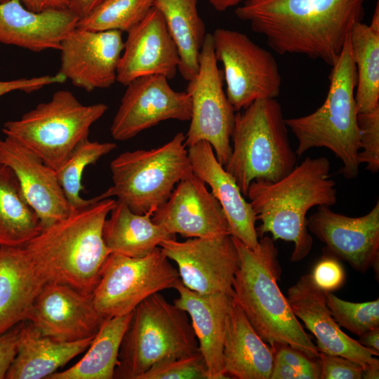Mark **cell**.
Wrapping results in <instances>:
<instances>
[{
	"label": "cell",
	"mask_w": 379,
	"mask_h": 379,
	"mask_svg": "<svg viewBox=\"0 0 379 379\" xmlns=\"http://www.w3.org/2000/svg\"><path fill=\"white\" fill-rule=\"evenodd\" d=\"M365 0H246L236 16L249 22L279 54L306 55L330 66L338 60Z\"/></svg>",
	"instance_id": "obj_1"
},
{
	"label": "cell",
	"mask_w": 379,
	"mask_h": 379,
	"mask_svg": "<svg viewBox=\"0 0 379 379\" xmlns=\"http://www.w3.org/2000/svg\"><path fill=\"white\" fill-rule=\"evenodd\" d=\"M329 160L307 157L281 179L253 181L246 197L256 220L258 237L270 233L275 241L293 242L292 262L304 259L310 252L313 240L308 232L306 215L314 206H331L337 203L336 183L330 178Z\"/></svg>",
	"instance_id": "obj_2"
},
{
	"label": "cell",
	"mask_w": 379,
	"mask_h": 379,
	"mask_svg": "<svg viewBox=\"0 0 379 379\" xmlns=\"http://www.w3.org/2000/svg\"><path fill=\"white\" fill-rule=\"evenodd\" d=\"M115 202L107 198L72 210L24 246L47 283L93 293L111 253L102 227Z\"/></svg>",
	"instance_id": "obj_3"
},
{
	"label": "cell",
	"mask_w": 379,
	"mask_h": 379,
	"mask_svg": "<svg viewBox=\"0 0 379 379\" xmlns=\"http://www.w3.org/2000/svg\"><path fill=\"white\" fill-rule=\"evenodd\" d=\"M232 237L239 256L232 283L233 301L265 342L288 344L310 359H319L316 345L279 288L281 270L274 240L263 235L258 247L253 250Z\"/></svg>",
	"instance_id": "obj_4"
},
{
	"label": "cell",
	"mask_w": 379,
	"mask_h": 379,
	"mask_svg": "<svg viewBox=\"0 0 379 379\" xmlns=\"http://www.w3.org/2000/svg\"><path fill=\"white\" fill-rule=\"evenodd\" d=\"M327 96L317 109L307 115L285 119L295 135L298 157L315 147H326L340 160L338 173L354 179L359 173L357 109L354 98L357 72L350 36L336 62L331 67Z\"/></svg>",
	"instance_id": "obj_5"
},
{
	"label": "cell",
	"mask_w": 379,
	"mask_h": 379,
	"mask_svg": "<svg viewBox=\"0 0 379 379\" xmlns=\"http://www.w3.org/2000/svg\"><path fill=\"white\" fill-rule=\"evenodd\" d=\"M287 128L276 98L257 100L235 114L232 152L224 167L245 197L253 181H277L295 166Z\"/></svg>",
	"instance_id": "obj_6"
},
{
	"label": "cell",
	"mask_w": 379,
	"mask_h": 379,
	"mask_svg": "<svg viewBox=\"0 0 379 379\" xmlns=\"http://www.w3.org/2000/svg\"><path fill=\"white\" fill-rule=\"evenodd\" d=\"M199 352L188 314L157 293L133 311L114 378L139 379L159 362Z\"/></svg>",
	"instance_id": "obj_7"
},
{
	"label": "cell",
	"mask_w": 379,
	"mask_h": 379,
	"mask_svg": "<svg viewBox=\"0 0 379 379\" xmlns=\"http://www.w3.org/2000/svg\"><path fill=\"white\" fill-rule=\"evenodd\" d=\"M185 141L180 132L159 147L120 154L109 164L112 185L96 199L116 197L133 213L152 215L178 182L192 173Z\"/></svg>",
	"instance_id": "obj_8"
},
{
	"label": "cell",
	"mask_w": 379,
	"mask_h": 379,
	"mask_svg": "<svg viewBox=\"0 0 379 379\" xmlns=\"http://www.w3.org/2000/svg\"><path fill=\"white\" fill-rule=\"evenodd\" d=\"M107 109L104 103L84 105L72 92L60 90L20 119L6 121L2 131L56 171L77 145L88 138L91 126Z\"/></svg>",
	"instance_id": "obj_9"
},
{
	"label": "cell",
	"mask_w": 379,
	"mask_h": 379,
	"mask_svg": "<svg viewBox=\"0 0 379 379\" xmlns=\"http://www.w3.org/2000/svg\"><path fill=\"white\" fill-rule=\"evenodd\" d=\"M180 280L178 270L159 247L142 258L111 253L92 293L93 301L107 319L125 315L150 295L174 288Z\"/></svg>",
	"instance_id": "obj_10"
},
{
	"label": "cell",
	"mask_w": 379,
	"mask_h": 379,
	"mask_svg": "<svg viewBox=\"0 0 379 379\" xmlns=\"http://www.w3.org/2000/svg\"><path fill=\"white\" fill-rule=\"evenodd\" d=\"M212 36L216 60L223 66L225 93L236 112L257 100L279 95L281 77L270 52L237 30L218 28Z\"/></svg>",
	"instance_id": "obj_11"
},
{
	"label": "cell",
	"mask_w": 379,
	"mask_h": 379,
	"mask_svg": "<svg viewBox=\"0 0 379 379\" xmlns=\"http://www.w3.org/2000/svg\"><path fill=\"white\" fill-rule=\"evenodd\" d=\"M199 70L188 81L192 114L185 145L201 140L211 145L218 161L225 166L232 152L231 136L236 112L222 86V72L218 67L212 34L207 33L199 58Z\"/></svg>",
	"instance_id": "obj_12"
},
{
	"label": "cell",
	"mask_w": 379,
	"mask_h": 379,
	"mask_svg": "<svg viewBox=\"0 0 379 379\" xmlns=\"http://www.w3.org/2000/svg\"><path fill=\"white\" fill-rule=\"evenodd\" d=\"M159 246L176 263L185 287L200 294L225 293L232 297L239 256L231 235L184 241L170 239Z\"/></svg>",
	"instance_id": "obj_13"
},
{
	"label": "cell",
	"mask_w": 379,
	"mask_h": 379,
	"mask_svg": "<svg viewBox=\"0 0 379 379\" xmlns=\"http://www.w3.org/2000/svg\"><path fill=\"white\" fill-rule=\"evenodd\" d=\"M126 86L110 126L114 140H129L166 120L190 121V95L187 91L173 90L166 77H140Z\"/></svg>",
	"instance_id": "obj_14"
},
{
	"label": "cell",
	"mask_w": 379,
	"mask_h": 379,
	"mask_svg": "<svg viewBox=\"0 0 379 379\" xmlns=\"http://www.w3.org/2000/svg\"><path fill=\"white\" fill-rule=\"evenodd\" d=\"M307 230L326 245L325 251L364 273L378 263L379 201L366 215L350 217L318 206L307 219Z\"/></svg>",
	"instance_id": "obj_15"
},
{
	"label": "cell",
	"mask_w": 379,
	"mask_h": 379,
	"mask_svg": "<svg viewBox=\"0 0 379 379\" xmlns=\"http://www.w3.org/2000/svg\"><path fill=\"white\" fill-rule=\"evenodd\" d=\"M124 47L122 32L74 29L61 42L59 73L91 92L110 87Z\"/></svg>",
	"instance_id": "obj_16"
},
{
	"label": "cell",
	"mask_w": 379,
	"mask_h": 379,
	"mask_svg": "<svg viewBox=\"0 0 379 379\" xmlns=\"http://www.w3.org/2000/svg\"><path fill=\"white\" fill-rule=\"evenodd\" d=\"M152 220L186 238L231 235L219 201L193 172L178 182L168 200L154 212Z\"/></svg>",
	"instance_id": "obj_17"
},
{
	"label": "cell",
	"mask_w": 379,
	"mask_h": 379,
	"mask_svg": "<svg viewBox=\"0 0 379 379\" xmlns=\"http://www.w3.org/2000/svg\"><path fill=\"white\" fill-rule=\"evenodd\" d=\"M106 319L96 310L92 293L65 284L46 283L34 302L28 321L46 336L74 342L93 338Z\"/></svg>",
	"instance_id": "obj_18"
},
{
	"label": "cell",
	"mask_w": 379,
	"mask_h": 379,
	"mask_svg": "<svg viewBox=\"0 0 379 379\" xmlns=\"http://www.w3.org/2000/svg\"><path fill=\"white\" fill-rule=\"evenodd\" d=\"M287 300L295 316L314 335L319 352L338 355L359 364L364 369L379 364V352L369 349L347 334L333 317L324 291L313 281L311 274L300 277L287 291Z\"/></svg>",
	"instance_id": "obj_19"
},
{
	"label": "cell",
	"mask_w": 379,
	"mask_h": 379,
	"mask_svg": "<svg viewBox=\"0 0 379 379\" xmlns=\"http://www.w3.org/2000/svg\"><path fill=\"white\" fill-rule=\"evenodd\" d=\"M117 68V81L127 86L144 76L175 77L180 64L177 47L160 11L153 6L128 32Z\"/></svg>",
	"instance_id": "obj_20"
},
{
	"label": "cell",
	"mask_w": 379,
	"mask_h": 379,
	"mask_svg": "<svg viewBox=\"0 0 379 379\" xmlns=\"http://www.w3.org/2000/svg\"><path fill=\"white\" fill-rule=\"evenodd\" d=\"M0 164L15 174L22 191L37 214L42 230L72 211L56 171L16 139H0Z\"/></svg>",
	"instance_id": "obj_21"
},
{
	"label": "cell",
	"mask_w": 379,
	"mask_h": 379,
	"mask_svg": "<svg viewBox=\"0 0 379 379\" xmlns=\"http://www.w3.org/2000/svg\"><path fill=\"white\" fill-rule=\"evenodd\" d=\"M194 174L211 187L226 215L232 237L255 250L259 239L255 215L233 177L218 161L209 142L201 140L187 149Z\"/></svg>",
	"instance_id": "obj_22"
},
{
	"label": "cell",
	"mask_w": 379,
	"mask_h": 379,
	"mask_svg": "<svg viewBox=\"0 0 379 379\" xmlns=\"http://www.w3.org/2000/svg\"><path fill=\"white\" fill-rule=\"evenodd\" d=\"M78 20L67 8L34 12L20 0L0 2V43L33 52L59 50Z\"/></svg>",
	"instance_id": "obj_23"
},
{
	"label": "cell",
	"mask_w": 379,
	"mask_h": 379,
	"mask_svg": "<svg viewBox=\"0 0 379 379\" xmlns=\"http://www.w3.org/2000/svg\"><path fill=\"white\" fill-rule=\"evenodd\" d=\"M174 288L178 297L173 304L190 316L208 379L230 378L224 373L223 347L232 297L225 293L200 294L180 280Z\"/></svg>",
	"instance_id": "obj_24"
},
{
	"label": "cell",
	"mask_w": 379,
	"mask_h": 379,
	"mask_svg": "<svg viewBox=\"0 0 379 379\" xmlns=\"http://www.w3.org/2000/svg\"><path fill=\"white\" fill-rule=\"evenodd\" d=\"M46 283L24 246H0V335L29 320Z\"/></svg>",
	"instance_id": "obj_25"
},
{
	"label": "cell",
	"mask_w": 379,
	"mask_h": 379,
	"mask_svg": "<svg viewBox=\"0 0 379 379\" xmlns=\"http://www.w3.org/2000/svg\"><path fill=\"white\" fill-rule=\"evenodd\" d=\"M93 338L74 342L58 341L41 334L29 321H22L17 354L5 378L47 379L87 350Z\"/></svg>",
	"instance_id": "obj_26"
},
{
	"label": "cell",
	"mask_w": 379,
	"mask_h": 379,
	"mask_svg": "<svg viewBox=\"0 0 379 379\" xmlns=\"http://www.w3.org/2000/svg\"><path fill=\"white\" fill-rule=\"evenodd\" d=\"M223 361L225 374L237 379H270L273 366L271 347L233 300L227 321Z\"/></svg>",
	"instance_id": "obj_27"
},
{
	"label": "cell",
	"mask_w": 379,
	"mask_h": 379,
	"mask_svg": "<svg viewBox=\"0 0 379 379\" xmlns=\"http://www.w3.org/2000/svg\"><path fill=\"white\" fill-rule=\"evenodd\" d=\"M102 227L103 241L110 253L142 258L164 241L176 235L152 220V215L133 213L124 202L116 200Z\"/></svg>",
	"instance_id": "obj_28"
},
{
	"label": "cell",
	"mask_w": 379,
	"mask_h": 379,
	"mask_svg": "<svg viewBox=\"0 0 379 379\" xmlns=\"http://www.w3.org/2000/svg\"><path fill=\"white\" fill-rule=\"evenodd\" d=\"M198 0H154L177 47L178 71L184 79H192L199 70V58L206 35L197 10Z\"/></svg>",
	"instance_id": "obj_29"
},
{
	"label": "cell",
	"mask_w": 379,
	"mask_h": 379,
	"mask_svg": "<svg viewBox=\"0 0 379 379\" xmlns=\"http://www.w3.org/2000/svg\"><path fill=\"white\" fill-rule=\"evenodd\" d=\"M349 36L357 72L354 98L357 112H369L379 106L378 0L370 25L355 23Z\"/></svg>",
	"instance_id": "obj_30"
},
{
	"label": "cell",
	"mask_w": 379,
	"mask_h": 379,
	"mask_svg": "<svg viewBox=\"0 0 379 379\" xmlns=\"http://www.w3.org/2000/svg\"><path fill=\"white\" fill-rule=\"evenodd\" d=\"M133 312L107 319L94 336L86 354L74 366L47 379H112L124 334Z\"/></svg>",
	"instance_id": "obj_31"
},
{
	"label": "cell",
	"mask_w": 379,
	"mask_h": 379,
	"mask_svg": "<svg viewBox=\"0 0 379 379\" xmlns=\"http://www.w3.org/2000/svg\"><path fill=\"white\" fill-rule=\"evenodd\" d=\"M41 230L15 174L0 164V246H24Z\"/></svg>",
	"instance_id": "obj_32"
},
{
	"label": "cell",
	"mask_w": 379,
	"mask_h": 379,
	"mask_svg": "<svg viewBox=\"0 0 379 379\" xmlns=\"http://www.w3.org/2000/svg\"><path fill=\"white\" fill-rule=\"evenodd\" d=\"M117 147L114 142L91 141L86 138L77 145L65 163L56 171L60 185L72 211L98 201L96 197L85 199L80 196L81 191L84 190V171L87 166L95 164Z\"/></svg>",
	"instance_id": "obj_33"
},
{
	"label": "cell",
	"mask_w": 379,
	"mask_h": 379,
	"mask_svg": "<svg viewBox=\"0 0 379 379\" xmlns=\"http://www.w3.org/2000/svg\"><path fill=\"white\" fill-rule=\"evenodd\" d=\"M154 0H104L76 28L91 31L117 30L128 32L153 7Z\"/></svg>",
	"instance_id": "obj_34"
},
{
	"label": "cell",
	"mask_w": 379,
	"mask_h": 379,
	"mask_svg": "<svg viewBox=\"0 0 379 379\" xmlns=\"http://www.w3.org/2000/svg\"><path fill=\"white\" fill-rule=\"evenodd\" d=\"M326 305L337 324L360 336L379 327V299L364 302L342 300L331 291H324Z\"/></svg>",
	"instance_id": "obj_35"
},
{
	"label": "cell",
	"mask_w": 379,
	"mask_h": 379,
	"mask_svg": "<svg viewBox=\"0 0 379 379\" xmlns=\"http://www.w3.org/2000/svg\"><path fill=\"white\" fill-rule=\"evenodd\" d=\"M139 379H208L206 364L200 352L159 362Z\"/></svg>",
	"instance_id": "obj_36"
},
{
	"label": "cell",
	"mask_w": 379,
	"mask_h": 379,
	"mask_svg": "<svg viewBox=\"0 0 379 379\" xmlns=\"http://www.w3.org/2000/svg\"><path fill=\"white\" fill-rule=\"evenodd\" d=\"M359 150L358 160L366 164V169L372 173L379 171V106L366 112L358 113Z\"/></svg>",
	"instance_id": "obj_37"
},
{
	"label": "cell",
	"mask_w": 379,
	"mask_h": 379,
	"mask_svg": "<svg viewBox=\"0 0 379 379\" xmlns=\"http://www.w3.org/2000/svg\"><path fill=\"white\" fill-rule=\"evenodd\" d=\"M270 345L274 359L307 374L310 379H320L321 369L319 359H312L301 351L288 344L273 343Z\"/></svg>",
	"instance_id": "obj_38"
},
{
	"label": "cell",
	"mask_w": 379,
	"mask_h": 379,
	"mask_svg": "<svg viewBox=\"0 0 379 379\" xmlns=\"http://www.w3.org/2000/svg\"><path fill=\"white\" fill-rule=\"evenodd\" d=\"M320 379H361L364 368L347 358L319 352Z\"/></svg>",
	"instance_id": "obj_39"
},
{
	"label": "cell",
	"mask_w": 379,
	"mask_h": 379,
	"mask_svg": "<svg viewBox=\"0 0 379 379\" xmlns=\"http://www.w3.org/2000/svg\"><path fill=\"white\" fill-rule=\"evenodd\" d=\"M312 278L324 291H333L340 288L345 280L343 266L338 259L325 255L314 267Z\"/></svg>",
	"instance_id": "obj_40"
},
{
	"label": "cell",
	"mask_w": 379,
	"mask_h": 379,
	"mask_svg": "<svg viewBox=\"0 0 379 379\" xmlns=\"http://www.w3.org/2000/svg\"><path fill=\"white\" fill-rule=\"evenodd\" d=\"M66 81V77L59 72L54 75L48 74L32 78L0 81V97L15 91L32 93L41 89L44 86L62 84Z\"/></svg>",
	"instance_id": "obj_41"
},
{
	"label": "cell",
	"mask_w": 379,
	"mask_h": 379,
	"mask_svg": "<svg viewBox=\"0 0 379 379\" xmlns=\"http://www.w3.org/2000/svg\"><path fill=\"white\" fill-rule=\"evenodd\" d=\"M22 322L0 335V379H4L18 351Z\"/></svg>",
	"instance_id": "obj_42"
},
{
	"label": "cell",
	"mask_w": 379,
	"mask_h": 379,
	"mask_svg": "<svg viewBox=\"0 0 379 379\" xmlns=\"http://www.w3.org/2000/svg\"><path fill=\"white\" fill-rule=\"evenodd\" d=\"M270 379H310L308 375L297 369L273 359Z\"/></svg>",
	"instance_id": "obj_43"
},
{
	"label": "cell",
	"mask_w": 379,
	"mask_h": 379,
	"mask_svg": "<svg viewBox=\"0 0 379 379\" xmlns=\"http://www.w3.org/2000/svg\"><path fill=\"white\" fill-rule=\"evenodd\" d=\"M8 0H0L6 2ZM22 4L30 11L41 12L48 9L67 8L66 0H20Z\"/></svg>",
	"instance_id": "obj_44"
},
{
	"label": "cell",
	"mask_w": 379,
	"mask_h": 379,
	"mask_svg": "<svg viewBox=\"0 0 379 379\" xmlns=\"http://www.w3.org/2000/svg\"><path fill=\"white\" fill-rule=\"evenodd\" d=\"M67 8L79 20L86 16L104 0H66Z\"/></svg>",
	"instance_id": "obj_45"
},
{
	"label": "cell",
	"mask_w": 379,
	"mask_h": 379,
	"mask_svg": "<svg viewBox=\"0 0 379 379\" xmlns=\"http://www.w3.org/2000/svg\"><path fill=\"white\" fill-rule=\"evenodd\" d=\"M359 337L360 344L379 352V327L369 330Z\"/></svg>",
	"instance_id": "obj_46"
},
{
	"label": "cell",
	"mask_w": 379,
	"mask_h": 379,
	"mask_svg": "<svg viewBox=\"0 0 379 379\" xmlns=\"http://www.w3.org/2000/svg\"><path fill=\"white\" fill-rule=\"evenodd\" d=\"M245 1L246 0H208L210 4L218 11H225Z\"/></svg>",
	"instance_id": "obj_47"
},
{
	"label": "cell",
	"mask_w": 379,
	"mask_h": 379,
	"mask_svg": "<svg viewBox=\"0 0 379 379\" xmlns=\"http://www.w3.org/2000/svg\"><path fill=\"white\" fill-rule=\"evenodd\" d=\"M362 378H365V379L379 378V364L368 365L364 369Z\"/></svg>",
	"instance_id": "obj_48"
}]
</instances>
